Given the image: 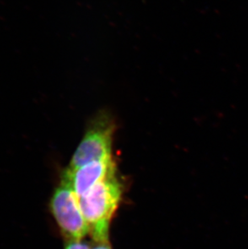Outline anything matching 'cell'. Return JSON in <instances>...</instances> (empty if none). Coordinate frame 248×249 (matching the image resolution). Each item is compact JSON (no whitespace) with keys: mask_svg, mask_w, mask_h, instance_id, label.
<instances>
[{"mask_svg":"<svg viewBox=\"0 0 248 249\" xmlns=\"http://www.w3.org/2000/svg\"><path fill=\"white\" fill-rule=\"evenodd\" d=\"M121 195L122 186L114 175L78 198L82 214L89 225V232L99 244L107 242L109 224Z\"/></svg>","mask_w":248,"mask_h":249,"instance_id":"cell-1","label":"cell"},{"mask_svg":"<svg viewBox=\"0 0 248 249\" xmlns=\"http://www.w3.org/2000/svg\"><path fill=\"white\" fill-rule=\"evenodd\" d=\"M116 129L110 111L101 110L89 121L87 132L73 153L68 169H75L97 160L112 158L113 137Z\"/></svg>","mask_w":248,"mask_h":249,"instance_id":"cell-2","label":"cell"},{"mask_svg":"<svg viewBox=\"0 0 248 249\" xmlns=\"http://www.w3.org/2000/svg\"><path fill=\"white\" fill-rule=\"evenodd\" d=\"M51 208L61 231L71 240H81L89 232L78 197L68 185L62 182L56 189L52 198Z\"/></svg>","mask_w":248,"mask_h":249,"instance_id":"cell-3","label":"cell"},{"mask_svg":"<svg viewBox=\"0 0 248 249\" xmlns=\"http://www.w3.org/2000/svg\"><path fill=\"white\" fill-rule=\"evenodd\" d=\"M114 175L115 163L113 158H109L88 163L77 169H66L62 182L68 185L79 198L89 193L98 184Z\"/></svg>","mask_w":248,"mask_h":249,"instance_id":"cell-4","label":"cell"},{"mask_svg":"<svg viewBox=\"0 0 248 249\" xmlns=\"http://www.w3.org/2000/svg\"><path fill=\"white\" fill-rule=\"evenodd\" d=\"M66 249H89V247L87 243L82 242L81 240H71Z\"/></svg>","mask_w":248,"mask_h":249,"instance_id":"cell-5","label":"cell"},{"mask_svg":"<svg viewBox=\"0 0 248 249\" xmlns=\"http://www.w3.org/2000/svg\"><path fill=\"white\" fill-rule=\"evenodd\" d=\"M92 249H110V248L107 245V243H104V244H99V245H97Z\"/></svg>","mask_w":248,"mask_h":249,"instance_id":"cell-6","label":"cell"}]
</instances>
